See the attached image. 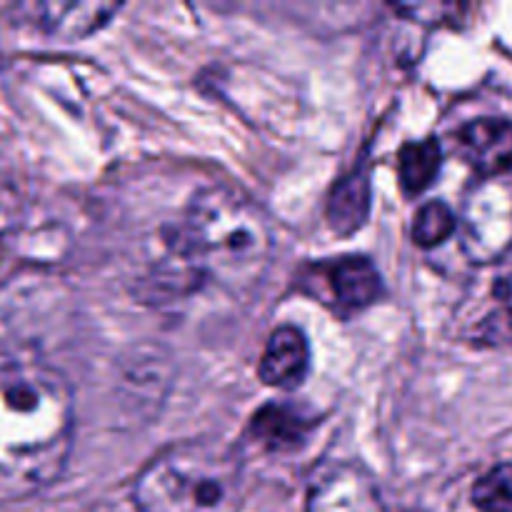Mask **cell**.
I'll list each match as a JSON object with an SVG mask.
<instances>
[{"label":"cell","instance_id":"obj_1","mask_svg":"<svg viewBox=\"0 0 512 512\" xmlns=\"http://www.w3.org/2000/svg\"><path fill=\"white\" fill-rule=\"evenodd\" d=\"M73 390L40 360L0 353V498H25L60 478L73 448Z\"/></svg>","mask_w":512,"mask_h":512},{"label":"cell","instance_id":"obj_2","mask_svg":"<svg viewBox=\"0 0 512 512\" xmlns=\"http://www.w3.org/2000/svg\"><path fill=\"white\" fill-rule=\"evenodd\" d=\"M275 235L253 198L228 185L195 193L178 228L180 258L228 293H248L263 280Z\"/></svg>","mask_w":512,"mask_h":512},{"label":"cell","instance_id":"obj_3","mask_svg":"<svg viewBox=\"0 0 512 512\" xmlns=\"http://www.w3.org/2000/svg\"><path fill=\"white\" fill-rule=\"evenodd\" d=\"M240 460L218 440H188L155 455L135 480L140 512H228L240 495Z\"/></svg>","mask_w":512,"mask_h":512},{"label":"cell","instance_id":"obj_4","mask_svg":"<svg viewBox=\"0 0 512 512\" xmlns=\"http://www.w3.org/2000/svg\"><path fill=\"white\" fill-rule=\"evenodd\" d=\"M460 240L473 263H495L512 250V178H480L465 193Z\"/></svg>","mask_w":512,"mask_h":512},{"label":"cell","instance_id":"obj_5","mask_svg":"<svg viewBox=\"0 0 512 512\" xmlns=\"http://www.w3.org/2000/svg\"><path fill=\"white\" fill-rule=\"evenodd\" d=\"M308 512H388L373 475L358 463L330 465L313 483Z\"/></svg>","mask_w":512,"mask_h":512},{"label":"cell","instance_id":"obj_6","mask_svg":"<svg viewBox=\"0 0 512 512\" xmlns=\"http://www.w3.org/2000/svg\"><path fill=\"white\" fill-rule=\"evenodd\" d=\"M118 10V3H88V0L63 3V0H55V3L18 5L15 13L23 23L33 25L35 30L45 33L48 38L80 40L103 28Z\"/></svg>","mask_w":512,"mask_h":512},{"label":"cell","instance_id":"obj_7","mask_svg":"<svg viewBox=\"0 0 512 512\" xmlns=\"http://www.w3.org/2000/svg\"><path fill=\"white\" fill-rule=\"evenodd\" d=\"M458 148L465 163L473 165L480 178L510 175L512 170V123L508 118H478L463 125Z\"/></svg>","mask_w":512,"mask_h":512},{"label":"cell","instance_id":"obj_8","mask_svg":"<svg viewBox=\"0 0 512 512\" xmlns=\"http://www.w3.org/2000/svg\"><path fill=\"white\" fill-rule=\"evenodd\" d=\"M310 370V348L303 330L283 325L270 335L260 358L258 375L265 385L273 388H295L305 380Z\"/></svg>","mask_w":512,"mask_h":512},{"label":"cell","instance_id":"obj_9","mask_svg":"<svg viewBox=\"0 0 512 512\" xmlns=\"http://www.w3.org/2000/svg\"><path fill=\"white\" fill-rule=\"evenodd\" d=\"M253 438L268 453H295L315 430V415L293 403L265 405L253 418Z\"/></svg>","mask_w":512,"mask_h":512},{"label":"cell","instance_id":"obj_10","mask_svg":"<svg viewBox=\"0 0 512 512\" xmlns=\"http://www.w3.org/2000/svg\"><path fill=\"white\" fill-rule=\"evenodd\" d=\"M335 300L345 308H368L383 293V280L368 258H343L330 268Z\"/></svg>","mask_w":512,"mask_h":512},{"label":"cell","instance_id":"obj_11","mask_svg":"<svg viewBox=\"0 0 512 512\" xmlns=\"http://www.w3.org/2000/svg\"><path fill=\"white\" fill-rule=\"evenodd\" d=\"M370 210V183L365 173H353L340 180L328 200V220L338 233H355Z\"/></svg>","mask_w":512,"mask_h":512},{"label":"cell","instance_id":"obj_12","mask_svg":"<svg viewBox=\"0 0 512 512\" xmlns=\"http://www.w3.org/2000/svg\"><path fill=\"white\" fill-rule=\"evenodd\" d=\"M440 165H443V148L435 138L405 145L398 158V175L405 193H425L433 185V180L438 178Z\"/></svg>","mask_w":512,"mask_h":512},{"label":"cell","instance_id":"obj_13","mask_svg":"<svg viewBox=\"0 0 512 512\" xmlns=\"http://www.w3.org/2000/svg\"><path fill=\"white\" fill-rule=\"evenodd\" d=\"M458 230V218L453 210L440 200L423 205L415 215L413 223V240L420 248H435V245L445 243L450 235Z\"/></svg>","mask_w":512,"mask_h":512},{"label":"cell","instance_id":"obj_14","mask_svg":"<svg viewBox=\"0 0 512 512\" xmlns=\"http://www.w3.org/2000/svg\"><path fill=\"white\" fill-rule=\"evenodd\" d=\"M473 503L480 512H512V463L495 465L475 483Z\"/></svg>","mask_w":512,"mask_h":512},{"label":"cell","instance_id":"obj_15","mask_svg":"<svg viewBox=\"0 0 512 512\" xmlns=\"http://www.w3.org/2000/svg\"><path fill=\"white\" fill-rule=\"evenodd\" d=\"M23 213L25 205L18 188L5 175H0V240H5L18 228L20 220H23Z\"/></svg>","mask_w":512,"mask_h":512}]
</instances>
